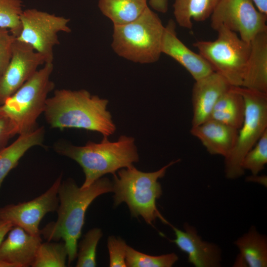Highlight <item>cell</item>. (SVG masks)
<instances>
[{
    "label": "cell",
    "instance_id": "obj_1",
    "mask_svg": "<svg viewBox=\"0 0 267 267\" xmlns=\"http://www.w3.org/2000/svg\"><path fill=\"white\" fill-rule=\"evenodd\" d=\"M112 191V182L107 178H100L86 188L79 187L71 178L60 183L57 220L40 229V235L48 241L64 242L68 265L77 258L78 241L88 208L96 197Z\"/></svg>",
    "mask_w": 267,
    "mask_h": 267
},
{
    "label": "cell",
    "instance_id": "obj_2",
    "mask_svg": "<svg viewBox=\"0 0 267 267\" xmlns=\"http://www.w3.org/2000/svg\"><path fill=\"white\" fill-rule=\"evenodd\" d=\"M108 101L86 89H60L48 98L44 112L46 122L52 128H77L97 132L103 137L116 129Z\"/></svg>",
    "mask_w": 267,
    "mask_h": 267
},
{
    "label": "cell",
    "instance_id": "obj_3",
    "mask_svg": "<svg viewBox=\"0 0 267 267\" xmlns=\"http://www.w3.org/2000/svg\"><path fill=\"white\" fill-rule=\"evenodd\" d=\"M54 149L58 154L72 159L82 167L85 176L82 188L88 187L107 174L113 175L139 160L134 138L126 135L120 136L115 141L103 137L99 143L89 141L83 146L60 142Z\"/></svg>",
    "mask_w": 267,
    "mask_h": 267
},
{
    "label": "cell",
    "instance_id": "obj_4",
    "mask_svg": "<svg viewBox=\"0 0 267 267\" xmlns=\"http://www.w3.org/2000/svg\"><path fill=\"white\" fill-rule=\"evenodd\" d=\"M180 159L173 161L158 171L143 172L134 165L123 168L113 174V191L114 206L125 202L129 207L131 216H141L151 225L156 219L169 225L168 222L158 211L156 200L162 194L159 178L164 177L170 166L178 162Z\"/></svg>",
    "mask_w": 267,
    "mask_h": 267
},
{
    "label": "cell",
    "instance_id": "obj_5",
    "mask_svg": "<svg viewBox=\"0 0 267 267\" xmlns=\"http://www.w3.org/2000/svg\"><path fill=\"white\" fill-rule=\"evenodd\" d=\"M165 26L148 6L136 20L113 25L111 46L119 56L141 64L157 61L162 53Z\"/></svg>",
    "mask_w": 267,
    "mask_h": 267
},
{
    "label": "cell",
    "instance_id": "obj_6",
    "mask_svg": "<svg viewBox=\"0 0 267 267\" xmlns=\"http://www.w3.org/2000/svg\"><path fill=\"white\" fill-rule=\"evenodd\" d=\"M54 65L45 63L16 91L0 105V111L13 124L17 134L36 129L37 121L44 113L48 94L55 85L50 80Z\"/></svg>",
    "mask_w": 267,
    "mask_h": 267
},
{
    "label": "cell",
    "instance_id": "obj_7",
    "mask_svg": "<svg viewBox=\"0 0 267 267\" xmlns=\"http://www.w3.org/2000/svg\"><path fill=\"white\" fill-rule=\"evenodd\" d=\"M216 31L218 33L216 40L199 41L193 45L214 72L222 76L231 86L241 87L250 44L242 40L236 33L223 26Z\"/></svg>",
    "mask_w": 267,
    "mask_h": 267
},
{
    "label": "cell",
    "instance_id": "obj_8",
    "mask_svg": "<svg viewBox=\"0 0 267 267\" xmlns=\"http://www.w3.org/2000/svg\"><path fill=\"white\" fill-rule=\"evenodd\" d=\"M236 88L244 99L245 111L235 146L224 158L225 176L229 179L238 178L244 174L242 162L245 155L267 131V93Z\"/></svg>",
    "mask_w": 267,
    "mask_h": 267
},
{
    "label": "cell",
    "instance_id": "obj_9",
    "mask_svg": "<svg viewBox=\"0 0 267 267\" xmlns=\"http://www.w3.org/2000/svg\"><path fill=\"white\" fill-rule=\"evenodd\" d=\"M70 19L36 9L23 10L21 29L16 39L23 42L43 56L45 63H53V49L60 43L58 34L69 33Z\"/></svg>",
    "mask_w": 267,
    "mask_h": 267
},
{
    "label": "cell",
    "instance_id": "obj_10",
    "mask_svg": "<svg viewBox=\"0 0 267 267\" xmlns=\"http://www.w3.org/2000/svg\"><path fill=\"white\" fill-rule=\"evenodd\" d=\"M210 17L214 30L223 26L248 43L267 31V15L258 11L251 0H220Z\"/></svg>",
    "mask_w": 267,
    "mask_h": 267
},
{
    "label": "cell",
    "instance_id": "obj_11",
    "mask_svg": "<svg viewBox=\"0 0 267 267\" xmlns=\"http://www.w3.org/2000/svg\"><path fill=\"white\" fill-rule=\"evenodd\" d=\"M62 175L50 187L36 198L17 204H9L0 208V220L8 222L28 233L40 235V223L44 216L57 210L59 205L58 188Z\"/></svg>",
    "mask_w": 267,
    "mask_h": 267
},
{
    "label": "cell",
    "instance_id": "obj_12",
    "mask_svg": "<svg viewBox=\"0 0 267 267\" xmlns=\"http://www.w3.org/2000/svg\"><path fill=\"white\" fill-rule=\"evenodd\" d=\"M45 63L44 57L29 44L15 39L10 61L0 77V105Z\"/></svg>",
    "mask_w": 267,
    "mask_h": 267
},
{
    "label": "cell",
    "instance_id": "obj_13",
    "mask_svg": "<svg viewBox=\"0 0 267 267\" xmlns=\"http://www.w3.org/2000/svg\"><path fill=\"white\" fill-rule=\"evenodd\" d=\"M175 232L174 243L182 252L188 255V261L195 267H219L221 266L222 252L216 244L203 240L196 228L187 222L180 230L170 223Z\"/></svg>",
    "mask_w": 267,
    "mask_h": 267
},
{
    "label": "cell",
    "instance_id": "obj_14",
    "mask_svg": "<svg viewBox=\"0 0 267 267\" xmlns=\"http://www.w3.org/2000/svg\"><path fill=\"white\" fill-rule=\"evenodd\" d=\"M232 87L222 76L214 71L195 81L192 91V127L209 119L219 99Z\"/></svg>",
    "mask_w": 267,
    "mask_h": 267
},
{
    "label": "cell",
    "instance_id": "obj_15",
    "mask_svg": "<svg viewBox=\"0 0 267 267\" xmlns=\"http://www.w3.org/2000/svg\"><path fill=\"white\" fill-rule=\"evenodd\" d=\"M176 23L171 19L165 26L161 44V52L179 63L195 81L211 74L214 70L199 53L190 49L178 37Z\"/></svg>",
    "mask_w": 267,
    "mask_h": 267
},
{
    "label": "cell",
    "instance_id": "obj_16",
    "mask_svg": "<svg viewBox=\"0 0 267 267\" xmlns=\"http://www.w3.org/2000/svg\"><path fill=\"white\" fill-rule=\"evenodd\" d=\"M41 243L40 235H32L14 226L0 245V260L15 267H31Z\"/></svg>",
    "mask_w": 267,
    "mask_h": 267
},
{
    "label": "cell",
    "instance_id": "obj_17",
    "mask_svg": "<svg viewBox=\"0 0 267 267\" xmlns=\"http://www.w3.org/2000/svg\"><path fill=\"white\" fill-rule=\"evenodd\" d=\"M238 130L218 121L209 119L192 127L190 133L200 141L210 154L225 158L235 146Z\"/></svg>",
    "mask_w": 267,
    "mask_h": 267
},
{
    "label": "cell",
    "instance_id": "obj_18",
    "mask_svg": "<svg viewBox=\"0 0 267 267\" xmlns=\"http://www.w3.org/2000/svg\"><path fill=\"white\" fill-rule=\"evenodd\" d=\"M250 44L241 87L267 93V31L257 35Z\"/></svg>",
    "mask_w": 267,
    "mask_h": 267
},
{
    "label": "cell",
    "instance_id": "obj_19",
    "mask_svg": "<svg viewBox=\"0 0 267 267\" xmlns=\"http://www.w3.org/2000/svg\"><path fill=\"white\" fill-rule=\"evenodd\" d=\"M44 134V128L38 127L32 132L19 135L14 142L0 151V187L4 178L26 152L33 146L42 144Z\"/></svg>",
    "mask_w": 267,
    "mask_h": 267
},
{
    "label": "cell",
    "instance_id": "obj_20",
    "mask_svg": "<svg viewBox=\"0 0 267 267\" xmlns=\"http://www.w3.org/2000/svg\"><path fill=\"white\" fill-rule=\"evenodd\" d=\"M245 104L242 94L235 87L224 92L215 104L210 119L238 130L245 115Z\"/></svg>",
    "mask_w": 267,
    "mask_h": 267
},
{
    "label": "cell",
    "instance_id": "obj_21",
    "mask_svg": "<svg viewBox=\"0 0 267 267\" xmlns=\"http://www.w3.org/2000/svg\"><path fill=\"white\" fill-rule=\"evenodd\" d=\"M247 267H267V237L254 225L233 242Z\"/></svg>",
    "mask_w": 267,
    "mask_h": 267
},
{
    "label": "cell",
    "instance_id": "obj_22",
    "mask_svg": "<svg viewBox=\"0 0 267 267\" xmlns=\"http://www.w3.org/2000/svg\"><path fill=\"white\" fill-rule=\"evenodd\" d=\"M98 7L113 25L129 23L138 18L148 6L147 0H99Z\"/></svg>",
    "mask_w": 267,
    "mask_h": 267
},
{
    "label": "cell",
    "instance_id": "obj_23",
    "mask_svg": "<svg viewBox=\"0 0 267 267\" xmlns=\"http://www.w3.org/2000/svg\"><path fill=\"white\" fill-rule=\"evenodd\" d=\"M220 0H175L174 15L179 26L191 29L192 20L203 22L209 18Z\"/></svg>",
    "mask_w": 267,
    "mask_h": 267
},
{
    "label": "cell",
    "instance_id": "obj_24",
    "mask_svg": "<svg viewBox=\"0 0 267 267\" xmlns=\"http://www.w3.org/2000/svg\"><path fill=\"white\" fill-rule=\"evenodd\" d=\"M68 252L64 242L41 243L31 265L32 267H65Z\"/></svg>",
    "mask_w": 267,
    "mask_h": 267
},
{
    "label": "cell",
    "instance_id": "obj_25",
    "mask_svg": "<svg viewBox=\"0 0 267 267\" xmlns=\"http://www.w3.org/2000/svg\"><path fill=\"white\" fill-rule=\"evenodd\" d=\"M178 260L175 253L151 256L135 250L127 245L126 264L129 267H171Z\"/></svg>",
    "mask_w": 267,
    "mask_h": 267
},
{
    "label": "cell",
    "instance_id": "obj_26",
    "mask_svg": "<svg viewBox=\"0 0 267 267\" xmlns=\"http://www.w3.org/2000/svg\"><path fill=\"white\" fill-rule=\"evenodd\" d=\"M102 234L101 229L93 228L89 230L84 235L79 244L76 267H96V249Z\"/></svg>",
    "mask_w": 267,
    "mask_h": 267
},
{
    "label": "cell",
    "instance_id": "obj_27",
    "mask_svg": "<svg viewBox=\"0 0 267 267\" xmlns=\"http://www.w3.org/2000/svg\"><path fill=\"white\" fill-rule=\"evenodd\" d=\"M23 11L21 0H0V28L8 29L16 38L21 31Z\"/></svg>",
    "mask_w": 267,
    "mask_h": 267
},
{
    "label": "cell",
    "instance_id": "obj_28",
    "mask_svg": "<svg viewBox=\"0 0 267 267\" xmlns=\"http://www.w3.org/2000/svg\"><path fill=\"white\" fill-rule=\"evenodd\" d=\"M267 163V131L260 138L255 145L245 155L242 167L255 175L264 170Z\"/></svg>",
    "mask_w": 267,
    "mask_h": 267
},
{
    "label": "cell",
    "instance_id": "obj_29",
    "mask_svg": "<svg viewBox=\"0 0 267 267\" xmlns=\"http://www.w3.org/2000/svg\"><path fill=\"white\" fill-rule=\"evenodd\" d=\"M127 245L125 241L119 237H108L107 247L109 254V267H127L126 255Z\"/></svg>",
    "mask_w": 267,
    "mask_h": 267
},
{
    "label": "cell",
    "instance_id": "obj_30",
    "mask_svg": "<svg viewBox=\"0 0 267 267\" xmlns=\"http://www.w3.org/2000/svg\"><path fill=\"white\" fill-rule=\"evenodd\" d=\"M15 39L8 29L0 28V77L10 61Z\"/></svg>",
    "mask_w": 267,
    "mask_h": 267
},
{
    "label": "cell",
    "instance_id": "obj_31",
    "mask_svg": "<svg viewBox=\"0 0 267 267\" xmlns=\"http://www.w3.org/2000/svg\"><path fill=\"white\" fill-rule=\"evenodd\" d=\"M16 134L13 124L7 116L0 111V151L7 146L9 140Z\"/></svg>",
    "mask_w": 267,
    "mask_h": 267
},
{
    "label": "cell",
    "instance_id": "obj_32",
    "mask_svg": "<svg viewBox=\"0 0 267 267\" xmlns=\"http://www.w3.org/2000/svg\"><path fill=\"white\" fill-rule=\"evenodd\" d=\"M149 4L154 10L161 13H166L168 9V0H149Z\"/></svg>",
    "mask_w": 267,
    "mask_h": 267
},
{
    "label": "cell",
    "instance_id": "obj_33",
    "mask_svg": "<svg viewBox=\"0 0 267 267\" xmlns=\"http://www.w3.org/2000/svg\"><path fill=\"white\" fill-rule=\"evenodd\" d=\"M13 227V225L11 223L0 220V245L5 235Z\"/></svg>",
    "mask_w": 267,
    "mask_h": 267
},
{
    "label": "cell",
    "instance_id": "obj_34",
    "mask_svg": "<svg viewBox=\"0 0 267 267\" xmlns=\"http://www.w3.org/2000/svg\"><path fill=\"white\" fill-rule=\"evenodd\" d=\"M246 180L250 182L259 183L265 186L267 184V177L266 176H259L258 175H252L246 178Z\"/></svg>",
    "mask_w": 267,
    "mask_h": 267
},
{
    "label": "cell",
    "instance_id": "obj_35",
    "mask_svg": "<svg viewBox=\"0 0 267 267\" xmlns=\"http://www.w3.org/2000/svg\"><path fill=\"white\" fill-rule=\"evenodd\" d=\"M258 11L267 15V0H251Z\"/></svg>",
    "mask_w": 267,
    "mask_h": 267
},
{
    "label": "cell",
    "instance_id": "obj_36",
    "mask_svg": "<svg viewBox=\"0 0 267 267\" xmlns=\"http://www.w3.org/2000/svg\"><path fill=\"white\" fill-rule=\"evenodd\" d=\"M0 267H15L14 266L11 264L4 262L1 260H0Z\"/></svg>",
    "mask_w": 267,
    "mask_h": 267
}]
</instances>
